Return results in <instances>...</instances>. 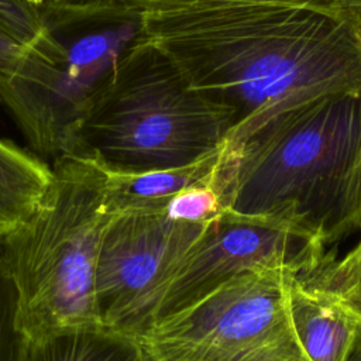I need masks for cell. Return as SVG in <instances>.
Returning <instances> with one entry per match:
<instances>
[{"label": "cell", "instance_id": "cell-5", "mask_svg": "<svg viewBox=\"0 0 361 361\" xmlns=\"http://www.w3.org/2000/svg\"><path fill=\"white\" fill-rule=\"evenodd\" d=\"M44 30L0 75V103L42 159L69 149L75 126L117 62L144 37L142 13L117 0H47Z\"/></svg>", "mask_w": 361, "mask_h": 361}, {"label": "cell", "instance_id": "cell-19", "mask_svg": "<svg viewBox=\"0 0 361 361\" xmlns=\"http://www.w3.org/2000/svg\"><path fill=\"white\" fill-rule=\"evenodd\" d=\"M25 47L0 24V75L10 72L18 63Z\"/></svg>", "mask_w": 361, "mask_h": 361}, {"label": "cell", "instance_id": "cell-7", "mask_svg": "<svg viewBox=\"0 0 361 361\" xmlns=\"http://www.w3.org/2000/svg\"><path fill=\"white\" fill-rule=\"evenodd\" d=\"M204 226L172 219L165 210L111 214L96 268L99 324L144 337L157 323L169 283Z\"/></svg>", "mask_w": 361, "mask_h": 361}, {"label": "cell", "instance_id": "cell-2", "mask_svg": "<svg viewBox=\"0 0 361 361\" xmlns=\"http://www.w3.org/2000/svg\"><path fill=\"white\" fill-rule=\"evenodd\" d=\"M234 123L144 34L90 99L66 154L116 173L178 168L220 149Z\"/></svg>", "mask_w": 361, "mask_h": 361}, {"label": "cell", "instance_id": "cell-14", "mask_svg": "<svg viewBox=\"0 0 361 361\" xmlns=\"http://www.w3.org/2000/svg\"><path fill=\"white\" fill-rule=\"evenodd\" d=\"M298 275L340 293L361 310V233L357 244L344 257L338 258L326 250L314 269Z\"/></svg>", "mask_w": 361, "mask_h": 361}, {"label": "cell", "instance_id": "cell-9", "mask_svg": "<svg viewBox=\"0 0 361 361\" xmlns=\"http://www.w3.org/2000/svg\"><path fill=\"white\" fill-rule=\"evenodd\" d=\"M288 310L309 361H350L361 340V310L340 293L293 274Z\"/></svg>", "mask_w": 361, "mask_h": 361}, {"label": "cell", "instance_id": "cell-12", "mask_svg": "<svg viewBox=\"0 0 361 361\" xmlns=\"http://www.w3.org/2000/svg\"><path fill=\"white\" fill-rule=\"evenodd\" d=\"M52 178L45 159L0 138V235L25 221Z\"/></svg>", "mask_w": 361, "mask_h": 361}, {"label": "cell", "instance_id": "cell-16", "mask_svg": "<svg viewBox=\"0 0 361 361\" xmlns=\"http://www.w3.org/2000/svg\"><path fill=\"white\" fill-rule=\"evenodd\" d=\"M17 295L0 247V361H21L25 336L16 322Z\"/></svg>", "mask_w": 361, "mask_h": 361}, {"label": "cell", "instance_id": "cell-6", "mask_svg": "<svg viewBox=\"0 0 361 361\" xmlns=\"http://www.w3.org/2000/svg\"><path fill=\"white\" fill-rule=\"evenodd\" d=\"M288 268L243 272L140 338L145 361H309L288 310Z\"/></svg>", "mask_w": 361, "mask_h": 361}, {"label": "cell", "instance_id": "cell-17", "mask_svg": "<svg viewBox=\"0 0 361 361\" xmlns=\"http://www.w3.org/2000/svg\"><path fill=\"white\" fill-rule=\"evenodd\" d=\"M47 0H0V24L24 45L44 30L42 7Z\"/></svg>", "mask_w": 361, "mask_h": 361}, {"label": "cell", "instance_id": "cell-8", "mask_svg": "<svg viewBox=\"0 0 361 361\" xmlns=\"http://www.w3.org/2000/svg\"><path fill=\"white\" fill-rule=\"evenodd\" d=\"M324 251L323 238L303 228L224 209L206 223L185 254L157 322L186 309L247 271L288 268L307 274L316 268Z\"/></svg>", "mask_w": 361, "mask_h": 361}, {"label": "cell", "instance_id": "cell-20", "mask_svg": "<svg viewBox=\"0 0 361 361\" xmlns=\"http://www.w3.org/2000/svg\"><path fill=\"white\" fill-rule=\"evenodd\" d=\"M350 361H361V340L358 341V344L355 345L353 354H351V358Z\"/></svg>", "mask_w": 361, "mask_h": 361}, {"label": "cell", "instance_id": "cell-15", "mask_svg": "<svg viewBox=\"0 0 361 361\" xmlns=\"http://www.w3.org/2000/svg\"><path fill=\"white\" fill-rule=\"evenodd\" d=\"M217 183L193 186L175 195L165 207L168 216L182 221L207 223L224 210Z\"/></svg>", "mask_w": 361, "mask_h": 361}, {"label": "cell", "instance_id": "cell-4", "mask_svg": "<svg viewBox=\"0 0 361 361\" xmlns=\"http://www.w3.org/2000/svg\"><path fill=\"white\" fill-rule=\"evenodd\" d=\"M51 168V182L37 209L0 235L17 295V327L27 338L99 324L96 268L111 217L106 209L107 172L72 154L58 157Z\"/></svg>", "mask_w": 361, "mask_h": 361}, {"label": "cell", "instance_id": "cell-3", "mask_svg": "<svg viewBox=\"0 0 361 361\" xmlns=\"http://www.w3.org/2000/svg\"><path fill=\"white\" fill-rule=\"evenodd\" d=\"M360 151L361 93L313 100L226 148L224 207L296 226L326 244Z\"/></svg>", "mask_w": 361, "mask_h": 361}, {"label": "cell", "instance_id": "cell-18", "mask_svg": "<svg viewBox=\"0 0 361 361\" xmlns=\"http://www.w3.org/2000/svg\"><path fill=\"white\" fill-rule=\"evenodd\" d=\"M351 233H361V151L344 186L326 243L333 244Z\"/></svg>", "mask_w": 361, "mask_h": 361}, {"label": "cell", "instance_id": "cell-10", "mask_svg": "<svg viewBox=\"0 0 361 361\" xmlns=\"http://www.w3.org/2000/svg\"><path fill=\"white\" fill-rule=\"evenodd\" d=\"M226 147L185 166L138 173L107 172L106 209L110 214L130 210H165L185 189L219 182Z\"/></svg>", "mask_w": 361, "mask_h": 361}, {"label": "cell", "instance_id": "cell-21", "mask_svg": "<svg viewBox=\"0 0 361 361\" xmlns=\"http://www.w3.org/2000/svg\"><path fill=\"white\" fill-rule=\"evenodd\" d=\"M54 1H80V0H54Z\"/></svg>", "mask_w": 361, "mask_h": 361}, {"label": "cell", "instance_id": "cell-1", "mask_svg": "<svg viewBox=\"0 0 361 361\" xmlns=\"http://www.w3.org/2000/svg\"><path fill=\"white\" fill-rule=\"evenodd\" d=\"M192 89L228 109V151L320 97L361 93V17L235 4L142 13Z\"/></svg>", "mask_w": 361, "mask_h": 361}, {"label": "cell", "instance_id": "cell-13", "mask_svg": "<svg viewBox=\"0 0 361 361\" xmlns=\"http://www.w3.org/2000/svg\"><path fill=\"white\" fill-rule=\"evenodd\" d=\"M141 13L171 11L182 8H200L235 4H267L306 7L343 16L361 17V0H117Z\"/></svg>", "mask_w": 361, "mask_h": 361}, {"label": "cell", "instance_id": "cell-11", "mask_svg": "<svg viewBox=\"0 0 361 361\" xmlns=\"http://www.w3.org/2000/svg\"><path fill=\"white\" fill-rule=\"evenodd\" d=\"M21 361H145L138 338L99 324L27 338Z\"/></svg>", "mask_w": 361, "mask_h": 361}]
</instances>
